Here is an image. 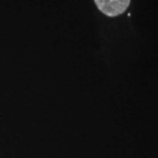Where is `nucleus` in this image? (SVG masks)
<instances>
[{
  "mask_svg": "<svg viewBox=\"0 0 158 158\" xmlns=\"http://www.w3.org/2000/svg\"><path fill=\"white\" fill-rule=\"evenodd\" d=\"M97 7L108 17H117L127 11L131 0H94Z\"/></svg>",
  "mask_w": 158,
  "mask_h": 158,
  "instance_id": "f257e3e1",
  "label": "nucleus"
}]
</instances>
